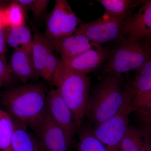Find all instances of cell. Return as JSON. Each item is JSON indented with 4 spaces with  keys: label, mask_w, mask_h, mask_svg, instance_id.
<instances>
[{
    "label": "cell",
    "mask_w": 151,
    "mask_h": 151,
    "mask_svg": "<svg viewBox=\"0 0 151 151\" xmlns=\"http://www.w3.org/2000/svg\"><path fill=\"white\" fill-rule=\"evenodd\" d=\"M77 151H109L105 146L92 134L91 129L80 132Z\"/></svg>",
    "instance_id": "44dd1931"
},
{
    "label": "cell",
    "mask_w": 151,
    "mask_h": 151,
    "mask_svg": "<svg viewBox=\"0 0 151 151\" xmlns=\"http://www.w3.org/2000/svg\"><path fill=\"white\" fill-rule=\"evenodd\" d=\"M52 43L55 51L60 55V59H69L89 50L95 43L83 35L75 32Z\"/></svg>",
    "instance_id": "7c38bea8"
},
{
    "label": "cell",
    "mask_w": 151,
    "mask_h": 151,
    "mask_svg": "<svg viewBox=\"0 0 151 151\" xmlns=\"http://www.w3.org/2000/svg\"><path fill=\"white\" fill-rule=\"evenodd\" d=\"M33 37L31 31L26 24L9 27L7 42L14 49H23L31 52Z\"/></svg>",
    "instance_id": "e0dca14e"
},
{
    "label": "cell",
    "mask_w": 151,
    "mask_h": 151,
    "mask_svg": "<svg viewBox=\"0 0 151 151\" xmlns=\"http://www.w3.org/2000/svg\"><path fill=\"white\" fill-rule=\"evenodd\" d=\"M105 9L104 14L124 22L131 15L133 10L145 2L135 0H98Z\"/></svg>",
    "instance_id": "9a60e30c"
},
{
    "label": "cell",
    "mask_w": 151,
    "mask_h": 151,
    "mask_svg": "<svg viewBox=\"0 0 151 151\" xmlns=\"http://www.w3.org/2000/svg\"><path fill=\"white\" fill-rule=\"evenodd\" d=\"M55 48L52 49L47 56L42 77L45 80L53 83L60 58L56 55Z\"/></svg>",
    "instance_id": "603a6c76"
},
{
    "label": "cell",
    "mask_w": 151,
    "mask_h": 151,
    "mask_svg": "<svg viewBox=\"0 0 151 151\" xmlns=\"http://www.w3.org/2000/svg\"><path fill=\"white\" fill-rule=\"evenodd\" d=\"M127 84L131 96V101L136 95L150 91L151 60L137 70L134 80L131 82H127Z\"/></svg>",
    "instance_id": "2e32d148"
},
{
    "label": "cell",
    "mask_w": 151,
    "mask_h": 151,
    "mask_svg": "<svg viewBox=\"0 0 151 151\" xmlns=\"http://www.w3.org/2000/svg\"><path fill=\"white\" fill-rule=\"evenodd\" d=\"M53 84L71 111L76 130L80 132L90 95V77L71 73L56 78Z\"/></svg>",
    "instance_id": "277c9868"
},
{
    "label": "cell",
    "mask_w": 151,
    "mask_h": 151,
    "mask_svg": "<svg viewBox=\"0 0 151 151\" xmlns=\"http://www.w3.org/2000/svg\"><path fill=\"white\" fill-rule=\"evenodd\" d=\"M13 79V73L7 64L5 59L0 56V84L10 83Z\"/></svg>",
    "instance_id": "484cf974"
},
{
    "label": "cell",
    "mask_w": 151,
    "mask_h": 151,
    "mask_svg": "<svg viewBox=\"0 0 151 151\" xmlns=\"http://www.w3.org/2000/svg\"><path fill=\"white\" fill-rule=\"evenodd\" d=\"M138 118L142 125L151 126V113L138 111Z\"/></svg>",
    "instance_id": "f1b7e54d"
},
{
    "label": "cell",
    "mask_w": 151,
    "mask_h": 151,
    "mask_svg": "<svg viewBox=\"0 0 151 151\" xmlns=\"http://www.w3.org/2000/svg\"><path fill=\"white\" fill-rule=\"evenodd\" d=\"M14 123L10 116L0 109V151H13Z\"/></svg>",
    "instance_id": "d6986e66"
},
{
    "label": "cell",
    "mask_w": 151,
    "mask_h": 151,
    "mask_svg": "<svg viewBox=\"0 0 151 151\" xmlns=\"http://www.w3.org/2000/svg\"><path fill=\"white\" fill-rule=\"evenodd\" d=\"M4 14L7 27L20 26L25 24V12L17 1L4 8Z\"/></svg>",
    "instance_id": "7402d4cb"
},
{
    "label": "cell",
    "mask_w": 151,
    "mask_h": 151,
    "mask_svg": "<svg viewBox=\"0 0 151 151\" xmlns=\"http://www.w3.org/2000/svg\"><path fill=\"white\" fill-rule=\"evenodd\" d=\"M54 46L44 35L34 31L31 55L37 77H42V70L47 56Z\"/></svg>",
    "instance_id": "5bb4252c"
},
{
    "label": "cell",
    "mask_w": 151,
    "mask_h": 151,
    "mask_svg": "<svg viewBox=\"0 0 151 151\" xmlns=\"http://www.w3.org/2000/svg\"><path fill=\"white\" fill-rule=\"evenodd\" d=\"M131 102L122 76L106 74L100 76V81L92 89L85 116L94 127L115 116Z\"/></svg>",
    "instance_id": "6da1fadb"
},
{
    "label": "cell",
    "mask_w": 151,
    "mask_h": 151,
    "mask_svg": "<svg viewBox=\"0 0 151 151\" xmlns=\"http://www.w3.org/2000/svg\"><path fill=\"white\" fill-rule=\"evenodd\" d=\"M7 27L4 14V8L0 7V28Z\"/></svg>",
    "instance_id": "f546056e"
},
{
    "label": "cell",
    "mask_w": 151,
    "mask_h": 151,
    "mask_svg": "<svg viewBox=\"0 0 151 151\" xmlns=\"http://www.w3.org/2000/svg\"><path fill=\"white\" fill-rule=\"evenodd\" d=\"M130 108L132 112L151 113V90L136 95L130 103Z\"/></svg>",
    "instance_id": "d4e9b609"
},
{
    "label": "cell",
    "mask_w": 151,
    "mask_h": 151,
    "mask_svg": "<svg viewBox=\"0 0 151 151\" xmlns=\"http://www.w3.org/2000/svg\"><path fill=\"white\" fill-rule=\"evenodd\" d=\"M46 112L65 133L68 142L72 145L76 130L73 115L57 89L47 93Z\"/></svg>",
    "instance_id": "9c48e42d"
},
{
    "label": "cell",
    "mask_w": 151,
    "mask_h": 151,
    "mask_svg": "<svg viewBox=\"0 0 151 151\" xmlns=\"http://www.w3.org/2000/svg\"><path fill=\"white\" fill-rule=\"evenodd\" d=\"M123 23L104 14L95 20L79 24L75 32L98 44L115 42L124 36Z\"/></svg>",
    "instance_id": "ba28073f"
},
{
    "label": "cell",
    "mask_w": 151,
    "mask_h": 151,
    "mask_svg": "<svg viewBox=\"0 0 151 151\" xmlns=\"http://www.w3.org/2000/svg\"><path fill=\"white\" fill-rule=\"evenodd\" d=\"M114 48L104 65L102 74L122 76V73L137 70L151 60V46L127 36L115 42Z\"/></svg>",
    "instance_id": "3957f363"
},
{
    "label": "cell",
    "mask_w": 151,
    "mask_h": 151,
    "mask_svg": "<svg viewBox=\"0 0 151 151\" xmlns=\"http://www.w3.org/2000/svg\"><path fill=\"white\" fill-rule=\"evenodd\" d=\"M47 93L39 84H26L6 91L2 102L9 113L37 134L45 117Z\"/></svg>",
    "instance_id": "7a4b0ae2"
},
{
    "label": "cell",
    "mask_w": 151,
    "mask_h": 151,
    "mask_svg": "<svg viewBox=\"0 0 151 151\" xmlns=\"http://www.w3.org/2000/svg\"><path fill=\"white\" fill-rule=\"evenodd\" d=\"M144 143V151H151V126L142 125L140 128Z\"/></svg>",
    "instance_id": "4316f807"
},
{
    "label": "cell",
    "mask_w": 151,
    "mask_h": 151,
    "mask_svg": "<svg viewBox=\"0 0 151 151\" xmlns=\"http://www.w3.org/2000/svg\"><path fill=\"white\" fill-rule=\"evenodd\" d=\"M37 134L39 137L41 151H68L71 146L63 130L46 111Z\"/></svg>",
    "instance_id": "8fae6325"
},
{
    "label": "cell",
    "mask_w": 151,
    "mask_h": 151,
    "mask_svg": "<svg viewBox=\"0 0 151 151\" xmlns=\"http://www.w3.org/2000/svg\"><path fill=\"white\" fill-rule=\"evenodd\" d=\"M23 125L22 123H14L13 151H40L39 143H37Z\"/></svg>",
    "instance_id": "ac0fdd59"
},
{
    "label": "cell",
    "mask_w": 151,
    "mask_h": 151,
    "mask_svg": "<svg viewBox=\"0 0 151 151\" xmlns=\"http://www.w3.org/2000/svg\"><path fill=\"white\" fill-rule=\"evenodd\" d=\"M131 113L130 105H127L112 118L91 129L92 134L109 151H120V144L129 127Z\"/></svg>",
    "instance_id": "52a82bcc"
},
{
    "label": "cell",
    "mask_w": 151,
    "mask_h": 151,
    "mask_svg": "<svg viewBox=\"0 0 151 151\" xmlns=\"http://www.w3.org/2000/svg\"><path fill=\"white\" fill-rule=\"evenodd\" d=\"M124 36L151 46V0L145 1L136 13L123 23Z\"/></svg>",
    "instance_id": "30bf717a"
},
{
    "label": "cell",
    "mask_w": 151,
    "mask_h": 151,
    "mask_svg": "<svg viewBox=\"0 0 151 151\" xmlns=\"http://www.w3.org/2000/svg\"><path fill=\"white\" fill-rule=\"evenodd\" d=\"M109 55L108 50L95 43L92 48L75 57L60 58L54 80L67 74L86 75L95 71L108 59Z\"/></svg>",
    "instance_id": "8992f818"
},
{
    "label": "cell",
    "mask_w": 151,
    "mask_h": 151,
    "mask_svg": "<svg viewBox=\"0 0 151 151\" xmlns=\"http://www.w3.org/2000/svg\"></svg>",
    "instance_id": "4dcf8cb0"
},
{
    "label": "cell",
    "mask_w": 151,
    "mask_h": 151,
    "mask_svg": "<svg viewBox=\"0 0 151 151\" xmlns=\"http://www.w3.org/2000/svg\"><path fill=\"white\" fill-rule=\"evenodd\" d=\"M25 12L30 11L36 19H40L46 12L50 1L48 0H19Z\"/></svg>",
    "instance_id": "cb8c5ba5"
},
{
    "label": "cell",
    "mask_w": 151,
    "mask_h": 151,
    "mask_svg": "<svg viewBox=\"0 0 151 151\" xmlns=\"http://www.w3.org/2000/svg\"><path fill=\"white\" fill-rule=\"evenodd\" d=\"M9 66L13 74L23 83L37 77L31 52L23 49H14Z\"/></svg>",
    "instance_id": "4fadbf2b"
},
{
    "label": "cell",
    "mask_w": 151,
    "mask_h": 151,
    "mask_svg": "<svg viewBox=\"0 0 151 151\" xmlns=\"http://www.w3.org/2000/svg\"><path fill=\"white\" fill-rule=\"evenodd\" d=\"M120 151H144V143L140 128L130 126L121 142Z\"/></svg>",
    "instance_id": "ffe728a7"
},
{
    "label": "cell",
    "mask_w": 151,
    "mask_h": 151,
    "mask_svg": "<svg viewBox=\"0 0 151 151\" xmlns=\"http://www.w3.org/2000/svg\"><path fill=\"white\" fill-rule=\"evenodd\" d=\"M82 23L67 1L57 0L47 18L46 29L44 35L53 43L73 34Z\"/></svg>",
    "instance_id": "5b68a950"
},
{
    "label": "cell",
    "mask_w": 151,
    "mask_h": 151,
    "mask_svg": "<svg viewBox=\"0 0 151 151\" xmlns=\"http://www.w3.org/2000/svg\"><path fill=\"white\" fill-rule=\"evenodd\" d=\"M7 27L0 28V56L5 59L7 37Z\"/></svg>",
    "instance_id": "83f0119b"
}]
</instances>
